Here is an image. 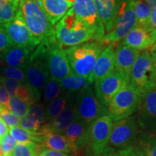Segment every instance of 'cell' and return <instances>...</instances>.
<instances>
[{
    "label": "cell",
    "instance_id": "cell-1",
    "mask_svg": "<svg viewBox=\"0 0 156 156\" xmlns=\"http://www.w3.org/2000/svg\"><path fill=\"white\" fill-rule=\"evenodd\" d=\"M18 9L37 45L55 41V29L36 0H20Z\"/></svg>",
    "mask_w": 156,
    "mask_h": 156
},
{
    "label": "cell",
    "instance_id": "cell-2",
    "mask_svg": "<svg viewBox=\"0 0 156 156\" xmlns=\"http://www.w3.org/2000/svg\"><path fill=\"white\" fill-rule=\"evenodd\" d=\"M105 44L103 41L83 43L64 49L72 73L90 77L98 58L106 48Z\"/></svg>",
    "mask_w": 156,
    "mask_h": 156
},
{
    "label": "cell",
    "instance_id": "cell-3",
    "mask_svg": "<svg viewBox=\"0 0 156 156\" xmlns=\"http://www.w3.org/2000/svg\"><path fill=\"white\" fill-rule=\"evenodd\" d=\"M48 44L41 43L30 56V59L25 68V84L30 89L36 102L40 100L46 81L49 77V72L46 62V50Z\"/></svg>",
    "mask_w": 156,
    "mask_h": 156
},
{
    "label": "cell",
    "instance_id": "cell-4",
    "mask_svg": "<svg viewBox=\"0 0 156 156\" xmlns=\"http://www.w3.org/2000/svg\"><path fill=\"white\" fill-rule=\"evenodd\" d=\"M54 29L56 40L62 46H73L94 39L92 30L76 17L71 8L56 23Z\"/></svg>",
    "mask_w": 156,
    "mask_h": 156
},
{
    "label": "cell",
    "instance_id": "cell-5",
    "mask_svg": "<svg viewBox=\"0 0 156 156\" xmlns=\"http://www.w3.org/2000/svg\"><path fill=\"white\" fill-rule=\"evenodd\" d=\"M142 93L130 84L120 90L109 103L108 115L114 122L127 118L136 112Z\"/></svg>",
    "mask_w": 156,
    "mask_h": 156
},
{
    "label": "cell",
    "instance_id": "cell-6",
    "mask_svg": "<svg viewBox=\"0 0 156 156\" xmlns=\"http://www.w3.org/2000/svg\"><path fill=\"white\" fill-rule=\"evenodd\" d=\"M73 105L78 119L87 124H92L99 117L108 114L107 107L97 98L91 85L84 87L75 95Z\"/></svg>",
    "mask_w": 156,
    "mask_h": 156
},
{
    "label": "cell",
    "instance_id": "cell-7",
    "mask_svg": "<svg viewBox=\"0 0 156 156\" xmlns=\"http://www.w3.org/2000/svg\"><path fill=\"white\" fill-rule=\"evenodd\" d=\"M155 83L156 70L153 59L150 52L145 51L140 54L132 68L129 84L142 94L155 88Z\"/></svg>",
    "mask_w": 156,
    "mask_h": 156
},
{
    "label": "cell",
    "instance_id": "cell-8",
    "mask_svg": "<svg viewBox=\"0 0 156 156\" xmlns=\"http://www.w3.org/2000/svg\"><path fill=\"white\" fill-rule=\"evenodd\" d=\"M137 25L132 0H123L112 30L105 34L101 41L116 43L122 40Z\"/></svg>",
    "mask_w": 156,
    "mask_h": 156
},
{
    "label": "cell",
    "instance_id": "cell-9",
    "mask_svg": "<svg viewBox=\"0 0 156 156\" xmlns=\"http://www.w3.org/2000/svg\"><path fill=\"white\" fill-rule=\"evenodd\" d=\"M139 126L135 116L113 122V128L109 144L117 150L132 147L139 134Z\"/></svg>",
    "mask_w": 156,
    "mask_h": 156
},
{
    "label": "cell",
    "instance_id": "cell-10",
    "mask_svg": "<svg viewBox=\"0 0 156 156\" xmlns=\"http://www.w3.org/2000/svg\"><path fill=\"white\" fill-rule=\"evenodd\" d=\"M130 77L114 68L108 75L95 82V94L104 106L108 107L120 90L129 84Z\"/></svg>",
    "mask_w": 156,
    "mask_h": 156
},
{
    "label": "cell",
    "instance_id": "cell-11",
    "mask_svg": "<svg viewBox=\"0 0 156 156\" xmlns=\"http://www.w3.org/2000/svg\"><path fill=\"white\" fill-rule=\"evenodd\" d=\"M74 14L92 30L95 41H101L105 36L104 26L98 15L93 0H75L73 7Z\"/></svg>",
    "mask_w": 156,
    "mask_h": 156
},
{
    "label": "cell",
    "instance_id": "cell-12",
    "mask_svg": "<svg viewBox=\"0 0 156 156\" xmlns=\"http://www.w3.org/2000/svg\"><path fill=\"white\" fill-rule=\"evenodd\" d=\"M113 128V120L108 114L99 117L90 124L89 147L93 156H97L108 145Z\"/></svg>",
    "mask_w": 156,
    "mask_h": 156
},
{
    "label": "cell",
    "instance_id": "cell-13",
    "mask_svg": "<svg viewBox=\"0 0 156 156\" xmlns=\"http://www.w3.org/2000/svg\"><path fill=\"white\" fill-rule=\"evenodd\" d=\"M136 119L138 126L143 131L156 133V89L142 93L136 110Z\"/></svg>",
    "mask_w": 156,
    "mask_h": 156
},
{
    "label": "cell",
    "instance_id": "cell-14",
    "mask_svg": "<svg viewBox=\"0 0 156 156\" xmlns=\"http://www.w3.org/2000/svg\"><path fill=\"white\" fill-rule=\"evenodd\" d=\"M46 62L49 76L53 79L59 81L73 74L63 46L57 40L48 44Z\"/></svg>",
    "mask_w": 156,
    "mask_h": 156
},
{
    "label": "cell",
    "instance_id": "cell-15",
    "mask_svg": "<svg viewBox=\"0 0 156 156\" xmlns=\"http://www.w3.org/2000/svg\"><path fill=\"white\" fill-rule=\"evenodd\" d=\"M13 46L25 48L33 52L37 47V44L25 24L19 9L10 22L4 25Z\"/></svg>",
    "mask_w": 156,
    "mask_h": 156
},
{
    "label": "cell",
    "instance_id": "cell-16",
    "mask_svg": "<svg viewBox=\"0 0 156 156\" xmlns=\"http://www.w3.org/2000/svg\"><path fill=\"white\" fill-rule=\"evenodd\" d=\"M156 41V29L151 25L134 26L124 37L122 42L124 45L136 50L151 48Z\"/></svg>",
    "mask_w": 156,
    "mask_h": 156
},
{
    "label": "cell",
    "instance_id": "cell-17",
    "mask_svg": "<svg viewBox=\"0 0 156 156\" xmlns=\"http://www.w3.org/2000/svg\"><path fill=\"white\" fill-rule=\"evenodd\" d=\"M90 124L77 119L72 123L62 134L73 147L75 155L89 145Z\"/></svg>",
    "mask_w": 156,
    "mask_h": 156
},
{
    "label": "cell",
    "instance_id": "cell-18",
    "mask_svg": "<svg viewBox=\"0 0 156 156\" xmlns=\"http://www.w3.org/2000/svg\"><path fill=\"white\" fill-rule=\"evenodd\" d=\"M115 44L112 43L103 49L98 58L93 73L90 76L92 83L96 82L108 75L115 67Z\"/></svg>",
    "mask_w": 156,
    "mask_h": 156
},
{
    "label": "cell",
    "instance_id": "cell-19",
    "mask_svg": "<svg viewBox=\"0 0 156 156\" xmlns=\"http://www.w3.org/2000/svg\"><path fill=\"white\" fill-rule=\"evenodd\" d=\"M98 15L103 23L106 33L114 26L123 0H93Z\"/></svg>",
    "mask_w": 156,
    "mask_h": 156
},
{
    "label": "cell",
    "instance_id": "cell-20",
    "mask_svg": "<svg viewBox=\"0 0 156 156\" xmlns=\"http://www.w3.org/2000/svg\"><path fill=\"white\" fill-rule=\"evenodd\" d=\"M140 54V51L124 45L122 42L115 49V69L130 77L134 62Z\"/></svg>",
    "mask_w": 156,
    "mask_h": 156
},
{
    "label": "cell",
    "instance_id": "cell-21",
    "mask_svg": "<svg viewBox=\"0 0 156 156\" xmlns=\"http://www.w3.org/2000/svg\"><path fill=\"white\" fill-rule=\"evenodd\" d=\"M39 132L42 135V142L41 145L44 146V148L64 152L75 155L73 147L65 136L63 134L52 132L48 129L47 124H45Z\"/></svg>",
    "mask_w": 156,
    "mask_h": 156
},
{
    "label": "cell",
    "instance_id": "cell-22",
    "mask_svg": "<svg viewBox=\"0 0 156 156\" xmlns=\"http://www.w3.org/2000/svg\"><path fill=\"white\" fill-rule=\"evenodd\" d=\"M36 2L52 25L56 24L73 7L66 0H36Z\"/></svg>",
    "mask_w": 156,
    "mask_h": 156
},
{
    "label": "cell",
    "instance_id": "cell-23",
    "mask_svg": "<svg viewBox=\"0 0 156 156\" xmlns=\"http://www.w3.org/2000/svg\"><path fill=\"white\" fill-rule=\"evenodd\" d=\"M75 99V98H74ZM74 99H73L61 114H58L56 118L47 124V126L52 132L56 134H62L66 129L72 123L78 119L77 114L74 108Z\"/></svg>",
    "mask_w": 156,
    "mask_h": 156
},
{
    "label": "cell",
    "instance_id": "cell-24",
    "mask_svg": "<svg viewBox=\"0 0 156 156\" xmlns=\"http://www.w3.org/2000/svg\"><path fill=\"white\" fill-rule=\"evenodd\" d=\"M32 52L25 48L12 46L2 54V58L8 67L25 69L28 65Z\"/></svg>",
    "mask_w": 156,
    "mask_h": 156
},
{
    "label": "cell",
    "instance_id": "cell-25",
    "mask_svg": "<svg viewBox=\"0 0 156 156\" xmlns=\"http://www.w3.org/2000/svg\"><path fill=\"white\" fill-rule=\"evenodd\" d=\"M133 146L140 156H156V133L139 132Z\"/></svg>",
    "mask_w": 156,
    "mask_h": 156
},
{
    "label": "cell",
    "instance_id": "cell-26",
    "mask_svg": "<svg viewBox=\"0 0 156 156\" xmlns=\"http://www.w3.org/2000/svg\"><path fill=\"white\" fill-rule=\"evenodd\" d=\"M76 94L62 91V93L56 98L47 103L45 107L46 120L50 122L58 114H61L67 107L68 103L75 98Z\"/></svg>",
    "mask_w": 156,
    "mask_h": 156
},
{
    "label": "cell",
    "instance_id": "cell-27",
    "mask_svg": "<svg viewBox=\"0 0 156 156\" xmlns=\"http://www.w3.org/2000/svg\"><path fill=\"white\" fill-rule=\"evenodd\" d=\"M58 82L62 88V91L73 94H76L84 87L93 83L90 79V77H83L74 74H71Z\"/></svg>",
    "mask_w": 156,
    "mask_h": 156
},
{
    "label": "cell",
    "instance_id": "cell-28",
    "mask_svg": "<svg viewBox=\"0 0 156 156\" xmlns=\"http://www.w3.org/2000/svg\"><path fill=\"white\" fill-rule=\"evenodd\" d=\"M9 134L14 138L17 143L34 142L41 145L42 142V135L40 132H30L20 126L9 128Z\"/></svg>",
    "mask_w": 156,
    "mask_h": 156
},
{
    "label": "cell",
    "instance_id": "cell-29",
    "mask_svg": "<svg viewBox=\"0 0 156 156\" xmlns=\"http://www.w3.org/2000/svg\"><path fill=\"white\" fill-rule=\"evenodd\" d=\"M34 101L18 96H11L7 109L15 116L21 119L28 114Z\"/></svg>",
    "mask_w": 156,
    "mask_h": 156
},
{
    "label": "cell",
    "instance_id": "cell-30",
    "mask_svg": "<svg viewBox=\"0 0 156 156\" xmlns=\"http://www.w3.org/2000/svg\"><path fill=\"white\" fill-rule=\"evenodd\" d=\"M134 10L135 12L137 25H145L150 24L151 9L145 0H132Z\"/></svg>",
    "mask_w": 156,
    "mask_h": 156
},
{
    "label": "cell",
    "instance_id": "cell-31",
    "mask_svg": "<svg viewBox=\"0 0 156 156\" xmlns=\"http://www.w3.org/2000/svg\"><path fill=\"white\" fill-rule=\"evenodd\" d=\"M62 93V88L60 85L59 82L55 79H53L49 76L42 93L44 103L47 104L51 101L56 98Z\"/></svg>",
    "mask_w": 156,
    "mask_h": 156
},
{
    "label": "cell",
    "instance_id": "cell-32",
    "mask_svg": "<svg viewBox=\"0 0 156 156\" xmlns=\"http://www.w3.org/2000/svg\"><path fill=\"white\" fill-rule=\"evenodd\" d=\"M18 8L9 0H0V25H4L14 18Z\"/></svg>",
    "mask_w": 156,
    "mask_h": 156
},
{
    "label": "cell",
    "instance_id": "cell-33",
    "mask_svg": "<svg viewBox=\"0 0 156 156\" xmlns=\"http://www.w3.org/2000/svg\"><path fill=\"white\" fill-rule=\"evenodd\" d=\"M39 144L34 142L16 143L12 152V156H37L39 151Z\"/></svg>",
    "mask_w": 156,
    "mask_h": 156
},
{
    "label": "cell",
    "instance_id": "cell-34",
    "mask_svg": "<svg viewBox=\"0 0 156 156\" xmlns=\"http://www.w3.org/2000/svg\"><path fill=\"white\" fill-rule=\"evenodd\" d=\"M97 156H140L134 147L126 148V149L117 150L108 145L100 155Z\"/></svg>",
    "mask_w": 156,
    "mask_h": 156
},
{
    "label": "cell",
    "instance_id": "cell-35",
    "mask_svg": "<svg viewBox=\"0 0 156 156\" xmlns=\"http://www.w3.org/2000/svg\"><path fill=\"white\" fill-rule=\"evenodd\" d=\"M16 141L9 133L0 140V156H12Z\"/></svg>",
    "mask_w": 156,
    "mask_h": 156
},
{
    "label": "cell",
    "instance_id": "cell-36",
    "mask_svg": "<svg viewBox=\"0 0 156 156\" xmlns=\"http://www.w3.org/2000/svg\"><path fill=\"white\" fill-rule=\"evenodd\" d=\"M2 75L1 77L9 78V79H13L25 83V69H20V68L8 67V66L6 67L5 66L2 68Z\"/></svg>",
    "mask_w": 156,
    "mask_h": 156
},
{
    "label": "cell",
    "instance_id": "cell-37",
    "mask_svg": "<svg viewBox=\"0 0 156 156\" xmlns=\"http://www.w3.org/2000/svg\"><path fill=\"white\" fill-rule=\"evenodd\" d=\"M19 126L25 129L28 130V131L37 132L40 131L41 129L44 125H42L34 117L27 114L25 116L20 119Z\"/></svg>",
    "mask_w": 156,
    "mask_h": 156
},
{
    "label": "cell",
    "instance_id": "cell-38",
    "mask_svg": "<svg viewBox=\"0 0 156 156\" xmlns=\"http://www.w3.org/2000/svg\"><path fill=\"white\" fill-rule=\"evenodd\" d=\"M0 83H2L5 87L7 92L11 96H15L18 93L20 89L23 86V83L13 79H9L0 76Z\"/></svg>",
    "mask_w": 156,
    "mask_h": 156
},
{
    "label": "cell",
    "instance_id": "cell-39",
    "mask_svg": "<svg viewBox=\"0 0 156 156\" xmlns=\"http://www.w3.org/2000/svg\"><path fill=\"white\" fill-rule=\"evenodd\" d=\"M28 114L34 117L42 125L46 124V114H45V106L44 103L36 102L32 105L30 110L28 112Z\"/></svg>",
    "mask_w": 156,
    "mask_h": 156
},
{
    "label": "cell",
    "instance_id": "cell-40",
    "mask_svg": "<svg viewBox=\"0 0 156 156\" xmlns=\"http://www.w3.org/2000/svg\"><path fill=\"white\" fill-rule=\"evenodd\" d=\"M0 118L7 124L9 129L19 126L20 120V119L15 116L8 109L2 106H0Z\"/></svg>",
    "mask_w": 156,
    "mask_h": 156
},
{
    "label": "cell",
    "instance_id": "cell-41",
    "mask_svg": "<svg viewBox=\"0 0 156 156\" xmlns=\"http://www.w3.org/2000/svg\"><path fill=\"white\" fill-rule=\"evenodd\" d=\"M13 46L3 25H0V54L2 55L8 48Z\"/></svg>",
    "mask_w": 156,
    "mask_h": 156
},
{
    "label": "cell",
    "instance_id": "cell-42",
    "mask_svg": "<svg viewBox=\"0 0 156 156\" xmlns=\"http://www.w3.org/2000/svg\"><path fill=\"white\" fill-rule=\"evenodd\" d=\"M10 95L2 83H0V105L7 108Z\"/></svg>",
    "mask_w": 156,
    "mask_h": 156
},
{
    "label": "cell",
    "instance_id": "cell-43",
    "mask_svg": "<svg viewBox=\"0 0 156 156\" xmlns=\"http://www.w3.org/2000/svg\"><path fill=\"white\" fill-rule=\"evenodd\" d=\"M37 156H73L69 153H64V152L54 151V150L44 148L41 151H38Z\"/></svg>",
    "mask_w": 156,
    "mask_h": 156
},
{
    "label": "cell",
    "instance_id": "cell-44",
    "mask_svg": "<svg viewBox=\"0 0 156 156\" xmlns=\"http://www.w3.org/2000/svg\"><path fill=\"white\" fill-rule=\"evenodd\" d=\"M9 133V127L4 121L0 118V140L5 136L6 134Z\"/></svg>",
    "mask_w": 156,
    "mask_h": 156
},
{
    "label": "cell",
    "instance_id": "cell-45",
    "mask_svg": "<svg viewBox=\"0 0 156 156\" xmlns=\"http://www.w3.org/2000/svg\"><path fill=\"white\" fill-rule=\"evenodd\" d=\"M150 24H151L153 28L156 29V9H153L151 12V19H150Z\"/></svg>",
    "mask_w": 156,
    "mask_h": 156
},
{
    "label": "cell",
    "instance_id": "cell-46",
    "mask_svg": "<svg viewBox=\"0 0 156 156\" xmlns=\"http://www.w3.org/2000/svg\"><path fill=\"white\" fill-rule=\"evenodd\" d=\"M147 4L149 5L151 10L156 9V0H145Z\"/></svg>",
    "mask_w": 156,
    "mask_h": 156
},
{
    "label": "cell",
    "instance_id": "cell-47",
    "mask_svg": "<svg viewBox=\"0 0 156 156\" xmlns=\"http://www.w3.org/2000/svg\"><path fill=\"white\" fill-rule=\"evenodd\" d=\"M150 53L151 54H156V41L153 45V46L150 48Z\"/></svg>",
    "mask_w": 156,
    "mask_h": 156
},
{
    "label": "cell",
    "instance_id": "cell-48",
    "mask_svg": "<svg viewBox=\"0 0 156 156\" xmlns=\"http://www.w3.org/2000/svg\"><path fill=\"white\" fill-rule=\"evenodd\" d=\"M151 54V53H150ZM152 59H153V62L154 64V67H155V69L156 70V54H151Z\"/></svg>",
    "mask_w": 156,
    "mask_h": 156
},
{
    "label": "cell",
    "instance_id": "cell-49",
    "mask_svg": "<svg viewBox=\"0 0 156 156\" xmlns=\"http://www.w3.org/2000/svg\"><path fill=\"white\" fill-rule=\"evenodd\" d=\"M9 1H10L13 4V5L15 6V7L18 8V7H19V2H20V0H9Z\"/></svg>",
    "mask_w": 156,
    "mask_h": 156
},
{
    "label": "cell",
    "instance_id": "cell-50",
    "mask_svg": "<svg viewBox=\"0 0 156 156\" xmlns=\"http://www.w3.org/2000/svg\"><path fill=\"white\" fill-rule=\"evenodd\" d=\"M2 59V55H1V54H0V62H1Z\"/></svg>",
    "mask_w": 156,
    "mask_h": 156
},
{
    "label": "cell",
    "instance_id": "cell-51",
    "mask_svg": "<svg viewBox=\"0 0 156 156\" xmlns=\"http://www.w3.org/2000/svg\"><path fill=\"white\" fill-rule=\"evenodd\" d=\"M155 88L156 89V83H155Z\"/></svg>",
    "mask_w": 156,
    "mask_h": 156
},
{
    "label": "cell",
    "instance_id": "cell-52",
    "mask_svg": "<svg viewBox=\"0 0 156 156\" xmlns=\"http://www.w3.org/2000/svg\"><path fill=\"white\" fill-rule=\"evenodd\" d=\"M0 106H1V105H0Z\"/></svg>",
    "mask_w": 156,
    "mask_h": 156
}]
</instances>
